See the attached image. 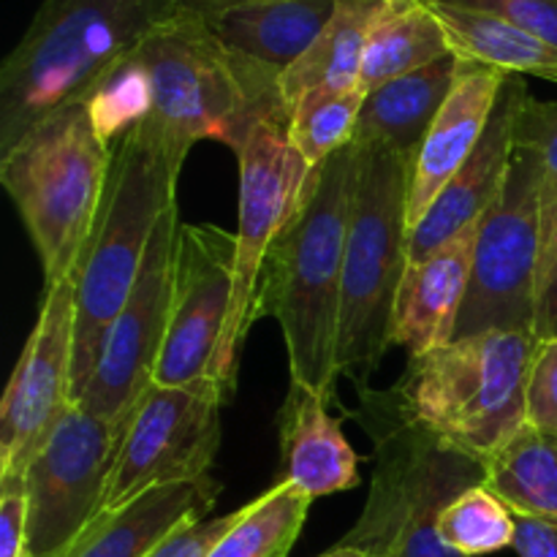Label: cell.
Segmentation results:
<instances>
[{"instance_id": "cell-28", "label": "cell", "mask_w": 557, "mask_h": 557, "mask_svg": "<svg viewBox=\"0 0 557 557\" xmlns=\"http://www.w3.org/2000/svg\"><path fill=\"white\" fill-rule=\"evenodd\" d=\"M517 517L487 484L457 495L438 517V539L462 557H482L515 547Z\"/></svg>"}, {"instance_id": "cell-23", "label": "cell", "mask_w": 557, "mask_h": 557, "mask_svg": "<svg viewBox=\"0 0 557 557\" xmlns=\"http://www.w3.org/2000/svg\"><path fill=\"white\" fill-rule=\"evenodd\" d=\"M451 54L430 0H379L368 27L359 87L364 92Z\"/></svg>"}, {"instance_id": "cell-22", "label": "cell", "mask_w": 557, "mask_h": 557, "mask_svg": "<svg viewBox=\"0 0 557 557\" xmlns=\"http://www.w3.org/2000/svg\"><path fill=\"white\" fill-rule=\"evenodd\" d=\"M460 58L455 52L413 74L397 76L364 96L351 145L384 147L413 158L455 87Z\"/></svg>"}, {"instance_id": "cell-27", "label": "cell", "mask_w": 557, "mask_h": 557, "mask_svg": "<svg viewBox=\"0 0 557 557\" xmlns=\"http://www.w3.org/2000/svg\"><path fill=\"white\" fill-rule=\"evenodd\" d=\"M364 96L368 92L359 87L354 90L319 87V90L305 92L294 103L292 117H288V136L310 169L324 163L332 152L351 141Z\"/></svg>"}, {"instance_id": "cell-10", "label": "cell", "mask_w": 557, "mask_h": 557, "mask_svg": "<svg viewBox=\"0 0 557 557\" xmlns=\"http://www.w3.org/2000/svg\"><path fill=\"white\" fill-rule=\"evenodd\" d=\"M544 172L536 152L515 147L498 201L479 223L471 283L457 319L455 341L482 332L536 335L542 270Z\"/></svg>"}, {"instance_id": "cell-11", "label": "cell", "mask_w": 557, "mask_h": 557, "mask_svg": "<svg viewBox=\"0 0 557 557\" xmlns=\"http://www.w3.org/2000/svg\"><path fill=\"white\" fill-rule=\"evenodd\" d=\"M125 430L71 406L25 473L27 557H63L103 515Z\"/></svg>"}, {"instance_id": "cell-29", "label": "cell", "mask_w": 557, "mask_h": 557, "mask_svg": "<svg viewBox=\"0 0 557 557\" xmlns=\"http://www.w3.org/2000/svg\"><path fill=\"white\" fill-rule=\"evenodd\" d=\"M515 147L536 152L544 172L542 207L557 201V101L528 96L515 123Z\"/></svg>"}, {"instance_id": "cell-14", "label": "cell", "mask_w": 557, "mask_h": 557, "mask_svg": "<svg viewBox=\"0 0 557 557\" xmlns=\"http://www.w3.org/2000/svg\"><path fill=\"white\" fill-rule=\"evenodd\" d=\"M76 275L47 286L36 326L22 346L0 403V490L20 487L36 451L54 424L74 406Z\"/></svg>"}, {"instance_id": "cell-9", "label": "cell", "mask_w": 557, "mask_h": 557, "mask_svg": "<svg viewBox=\"0 0 557 557\" xmlns=\"http://www.w3.org/2000/svg\"><path fill=\"white\" fill-rule=\"evenodd\" d=\"M239 201L237 232H234V277L232 305L226 326L218 343L215 359L207 373V384L228 403L237 392L239 351L250 326L256 324V288L267 253L277 234L292 218L310 166L299 156L288 136V117L264 120L253 128L250 139L237 152Z\"/></svg>"}, {"instance_id": "cell-35", "label": "cell", "mask_w": 557, "mask_h": 557, "mask_svg": "<svg viewBox=\"0 0 557 557\" xmlns=\"http://www.w3.org/2000/svg\"><path fill=\"white\" fill-rule=\"evenodd\" d=\"M515 549L520 557H557V522L517 517Z\"/></svg>"}, {"instance_id": "cell-13", "label": "cell", "mask_w": 557, "mask_h": 557, "mask_svg": "<svg viewBox=\"0 0 557 557\" xmlns=\"http://www.w3.org/2000/svg\"><path fill=\"white\" fill-rule=\"evenodd\" d=\"M177 232V205H172L152 232L134 288L103 335L96 370L76 403L117 428H128L131 413L152 386L166 343Z\"/></svg>"}, {"instance_id": "cell-30", "label": "cell", "mask_w": 557, "mask_h": 557, "mask_svg": "<svg viewBox=\"0 0 557 557\" xmlns=\"http://www.w3.org/2000/svg\"><path fill=\"white\" fill-rule=\"evenodd\" d=\"M430 3L493 14L557 49V0H430Z\"/></svg>"}, {"instance_id": "cell-38", "label": "cell", "mask_w": 557, "mask_h": 557, "mask_svg": "<svg viewBox=\"0 0 557 557\" xmlns=\"http://www.w3.org/2000/svg\"><path fill=\"white\" fill-rule=\"evenodd\" d=\"M180 3H212V0H180Z\"/></svg>"}, {"instance_id": "cell-20", "label": "cell", "mask_w": 557, "mask_h": 557, "mask_svg": "<svg viewBox=\"0 0 557 557\" xmlns=\"http://www.w3.org/2000/svg\"><path fill=\"white\" fill-rule=\"evenodd\" d=\"M221 495L215 479L152 487L120 509L103 511L63 557H147L174 531L207 520Z\"/></svg>"}, {"instance_id": "cell-32", "label": "cell", "mask_w": 557, "mask_h": 557, "mask_svg": "<svg viewBox=\"0 0 557 557\" xmlns=\"http://www.w3.org/2000/svg\"><path fill=\"white\" fill-rule=\"evenodd\" d=\"M542 270H539V305H536V337L557 335V201L542 207Z\"/></svg>"}, {"instance_id": "cell-34", "label": "cell", "mask_w": 557, "mask_h": 557, "mask_svg": "<svg viewBox=\"0 0 557 557\" xmlns=\"http://www.w3.org/2000/svg\"><path fill=\"white\" fill-rule=\"evenodd\" d=\"M0 557H27L25 484L0 490Z\"/></svg>"}, {"instance_id": "cell-12", "label": "cell", "mask_w": 557, "mask_h": 557, "mask_svg": "<svg viewBox=\"0 0 557 557\" xmlns=\"http://www.w3.org/2000/svg\"><path fill=\"white\" fill-rule=\"evenodd\" d=\"M223 406V397L207 381L194 386L152 384L131 413L103 511L120 509L152 487L210 479L221 446Z\"/></svg>"}, {"instance_id": "cell-24", "label": "cell", "mask_w": 557, "mask_h": 557, "mask_svg": "<svg viewBox=\"0 0 557 557\" xmlns=\"http://www.w3.org/2000/svg\"><path fill=\"white\" fill-rule=\"evenodd\" d=\"M379 0H341L308 52L281 76V92L288 109L310 90H354L362 74L364 41ZM362 90V87H359Z\"/></svg>"}, {"instance_id": "cell-2", "label": "cell", "mask_w": 557, "mask_h": 557, "mask_svg": "<svg viewBox=\"0 0 557 557\" xmlns=\"http://www.w3.org/2000/svg\"><path fill=\"white\" fill-rule=\"evenodd\" d=\"M188 147L139 120L112 141V166L96 223L74 267L76 321L71 395L79 403L114 315L128 299L152 232L172 205Z\"/></svg>"}, {"instance_id": "cell-3", "label": "cell", "mask_w": 557, "mask_h": 557, "mask_svg": "<svg viewBox=\"0 0 557 557\" xmlns=\"http://www.w3.org/2000/svg\"><path fill=\"white\" fill-rule=\"evenodd\" d=\"M180 0H44L0 69V156L65 103L85 101Z\"/></svg>"}, {"instance_id": "cell-31", "label": "cell", "mask_w": 557, "mask_h": 557, "mask_svg": "<svg viewBox=\"0 0 557 557\" xmlns=\"http://www.w3.org/2000/svg\"><path fill=\"white\" fill-rule=\"evenodd\" d=\"M528 424L557 435V335L539 341L528 379Z\"/></svg>"}, {"instance_id": "cell-16", "label": "cell", "mask_w": 557, "mask_h": 557, "mask_svg": "<svg viewBox=\"0 0 557 557\" xmlns=\"http://www.w3.org/2000/svg\"><path fill=\"white\" fill-rule=\"evenodd\" d=\"M531 96L520 74H509L493 109L484 136L460 172L446 183L438 199L430 205L422 221L408 234V259L422 261L430 253L455 239L471 223L482 221L490 207L498 201L509 177L511 152H515V123L520 107Z\"/></svg>"}, {"instance_id": "cell-4", "label": "cell", "mask_w": 557, "mask_h": 557, "mask_svg": "<svg viewBox=\"0 0 557 557\" xmlns=\"http://www.w3.org/2000/svg\"><path fill=\"white\" fill-rule=\"evenodd\" d=\"M147 79V114L183 147L215 139L237 156L264 120L292 117L281 74L232 52L196 3H183L136 49Z\"/></svg>"}, {"instance_id": "cell-5", "label": "cell", "mask_w": 557, "mask_h": 557, "mask_svg": "<svg viewBox=\"0 0 557 557\" xmlns=\"http://www.w3.org/2000/svg\"><path fill=\"white\" fill-rule=\"evenodd\" d=\"M357 419L373 438V482L341 544L370 557H462L438 539V517L484 484V462L408 422L392 392H362Z\"/></svg>"}, {"instance_id": "cell-37", "label": "cell", "mask_w": 557, "mask_h": 557, "mask_svg": "<svg viewBox=\"0 0 557 557\" xmlns=\"http://www.w3.org/2000/svg\"><path fill=\"white\" fill-rule=\"evenodd\" d=\"M234 3H261V0H212V3H201V5H234Z\"/></svg>"}, {"instance_id": "cell-21", "label": "cell", "mask_w": 557, "mask_h": 557, "mask_svg": "<svg viewBox=\"0 0 557 557\" xmlns=\"http://www.w3.org/2000/svg\"><path fill=\"white\" fill-rule=\"evenodd\" d=\"M341 0H261V3L201 5L212 33L232 52L286 74L319 38Z\"/></svg>"}, {"instance_id": "cell-6", "label": "cell", "mask_w": 557, "mask_h": 557, "mask_svg": "<svg viewBox=\"0 0 557 557\" xmlns=\"http://www.w3.org/2000/svg\"><path fill=\"white\" fill-rule=\"evenodd\" d=\"M536 348L533 332L460 337L408 359L392 395L408 422L484 462L525 428Z\"/></svg>"}, {"instance_id": "cell-15", "label": "cell", "mask_w": 557, "mask_h": 557, "mask_svg": "<svg viewBox=\"0 0 557 557\" xmlns=\"http://www.w3.org/2000/svg\"><path fill=\"white\" fill-rule=\"evenodd\" d=\"M234 277V234L212 223H180L169 330L152 384L194 386L215 359Z\"/></svg>"}, {"instance_id": "cell-25", "label": "cell", "mask_w": 557, "mask_h": 557, "mask_svg": "<svg viewBox=\"0 0 557 557\" xmlns=\"http://www.w3.org/2000/svg\"><path fill=\"white\" fill-rule=\"evenodd\" d=\"M484 484L515 511V517L557 522V435L525 428L490 460Z\"/></svg>"}, {"instance_id": "cell-8", "label": "cell", "mask_w": 557, "mask_h": 557, "mask_svg": "<svg viewBox=\"0 0 557 557\" xmlns=\"http://www.w3.org/2000/svg\"><path fill=\"white\" fill-rule=\"evenodd\" d=\"M408 174L411 158L359 147V177L343 270L337 375L370 389L392 346L397 292L408 270Z\"/></svg>"}, {"instance_id": "cell-33", "label": "cell", "mask_w": 557, "mask_h": 557, "mask_svg": "<svg viewBox=\"0 0 557 557\" xmlns=\"http://www.w3.org/2000/svg\"><path fill=\"white\" fill-rule=\"evenodd\" d=\"M243 517V509L232 515L207 517V520L190 522L174 531L163 544H158L147 557H207L210 549L223 539V533Z\"/></svg>"}, {"instance_id": "cell-7", "label": "cell", "mask_w": 557, "mask_h": 557, "mask_svg": "<svg viewBox=\"0 0 557 557\" xmlns=\"http://www.w3.org/2000/svg\"><path fill=\"white\" fill-rule=\"evenodd\" d=\"M109 166L112 141L98 128L87 98L54 109L0 156V183L25 223L47 286L74 272Z\"/></svg>"}, {"instance_id": "cell-19", "label": "cell", "mask_w": 557, "mask_h": 557, "mask_svg": "<svg viewBox=\"0 0 557 557\" xmlns=\"http://www.w3.org/2000/svg\"><path fill=\"white\" fill-rule=\"evenodd\" d=\"M330 403L332 397L292 381L277 413L283 479L302 487L313 500L346 493L362 482L357 451L343 435V419L330 413Z\"/></svg>"}, {"instance_id": "cell-26", "label": "cell", "mask_w": 557, "mask_h": 557, "mask_svg": "<svg viewBox=\"0 0 557 557\" xmlns=\"http://www.w3.org/2000/svg\"><path fill=\"white\" fill-rule=\"evenodd\" d=\"M313 498L288 479L243 506V517L207 557H288L302 533Z\"/></svg>"}, {"instance_id": "cell-1", "label": "cell", "mask_w": 557, "mask_h": 557, "mask_svg": "<svg viewBox=\"0 0 557 557\" xmlns=\"http://www.w3.org/2000/svg\"><path fill=\"white\" fill-rule=\"evenodd\" d=\"M359 177V147L348 141L310 169L292 218L272 243L256 288L253 319H275L288 373L313 392L335 395L343 270Z\"/></svg>"}, {"instance_id": "cell-36", "label": "cell", "mask_w": 557, "mask_h": 557, "mask_svg": "<svg viewBox=\"0 0 557 557\" xmlns=\"http://www.w3.org/2000/svg\"><path fill=\"white\" fill-rule=\"evenodd\" d=\"M319 557H370V555L362 553V549H357V547H346V544H337V547H332L330 553H324Z\"/></svg>"}, {"instance_id": "cell-17", "label": "cell", "mask_w": 557, "mask_h": 557, "mask_svg": "<svg viewBox=\"0 0 557 557\" xmlns=\"http://www.w3.org/2000/svg\"><path fill=\"white\" fill-rule=\"evenodd\" d=\"M504 71L460 60L455 87L411 158L408 226H417L441 190L462 169L484 136L506 82Z\"/></svg>"}, {"instance_id": "cell-18", "label": "cell", "mask_w": 557, "mask_h": 557, "mask_svg": "<svg viewBox=\"0 0 557 557\" xmlns=\"http://www.w3.org/2000/svg\"><path fill=\"white\" fill-rule=\"evenodd\" d=\"M479 223L462 228L428 259L408 261L392 319V346L406 348L408 359L424 357L455 341L471 283Z\"/></svg>"}]
</instances>
